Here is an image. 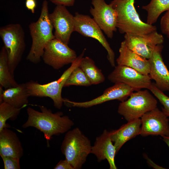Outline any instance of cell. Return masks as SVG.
Here are the masks:
<instances>
[{
  "instance_id": "obj_3",
  "label": "cell",
  "mask_w": 169,
  "mask_h": 169,
  "mask_svg": "<svg viewBox=\"0 0 169 169\" xmlns=\"http://www.w3.org/2000/svg\"><path fill=\"white\" fill-rule=\"evenodd\" d=\"M135 0H113L110 4L117 13V27L121 33L145 34L156 31V26L143 22L135 8Z\"/></svg>"
},
{
  "instance_id": "obj_8",
  "label": "cell",
  "mask_w": 169,
  "mask_h": 169,
  "mask_svg": "<svg viewBox=\"0 0 169 169\" xmlns=\"http://www.w3.org/2000/svg\"><path fill=\"white\" fill-rule=\"evenodd\" d=\"M77 57L74 50L56 38L50 41L46 45L42 56L46 64L56 70L71 64Z\"/></svg>"
},
{
  "instance_id": "obj_7",
  "label": "cell",
  "mask_w": 169,
  "mask_h": 169,
  "mask_svg": "<svg viewBox=\"0 0 169 169\" xmlns=\"http://www.w3.org/2000/svg\"><path fill=\"white\" fill-rule=\"evenodd\" d=\"M156 100L146 89L132 93L119 104L118 112L127 121L140 118L145 113L157 107Z\"/></svg>"
},
{
  "instance_id": "obj_28",
  "label": "cell",
  "mask_w": 169,
  "mask_h": 169,
  "mask_svg": "<svg viewBox=\"0 0 169 169\" xmlns=\"http://www.w3.org/2000/svg\"><path fill=\"white\" fill-rule=\"evenodd\" d=\"M5 169H20L19 158L10 156L2 157Z\"/></svg>"
},
{
  "instance_id": "obj_29",
  "label": "cell",
  "mask_w": 169,
  "mask_h": 169,
  "mask_svg": "<svg viewBox=\"0 0 169 169\" xmlns=\"http://www.w3.org/2000/svg\"><path fill=\"white\" fill-rule=\"evenodd\" d=\"M160 26L162 32L169 38V10L161 18Z\"/></svg>"
},
{
  "instance_id": "obj_23",
  "label": "cell",
  "mask_w": 169,
  "mask_h": 169,
  "mask_svg": "<svg viewBox=\"0 0 169 169\" xmlns=\"http://www.w3.org/2000/svg\"><path fill=\"white\" fill-rule=\"evenodd\" d=\"M79 66L84 71L91 85L98 84L105 80V77L101 71L96 66L94 61L90 57H83Z\"/></svg>"
},
{
  "instance_id": "obj_18",
  "label": "cell",
  "mask_w": 169,
  "mask_h": 169,
  "mask_svg": "<svg viewBox=\"0 0 169 169\" xmlns=\"http://www.w3.org/2000/svg\"><path fill=\"white\" fill-rule=\"evenodd\" d=\"M119 55L116 60L117 65H125L141 73L149 75L150 64L148 59L145 58L129 49L124 41L119 49Z\"/></svg>"
},
{
  "instance_id": "obj_33",
  "label": "cell",
  "mask_w": 169,
  "mask_h": 169,
  "mask_svg": "<svg viewBox=\"0 0 169 169\" xmlns=\"http://www.w3.org/2000/svg\"><path fill=\"white\" fill-rule=\"evenodd\" d=\"M161 137L162 138L163 140L167 144L169 148V136H161Z\"/></svg>"
},
{
  "instance_id": "obj_6",
  "label": "cell",
  "mask_w": 169,
  "mask_h": 169,
  "mask_svg": "<svg viewBox=\"0 0 169 169\" xmlns=\"http://www.w3.org/2000/svg\"><path fill=\"white\" fill-rule=\"evenodd\" d=\"M0 36L7 52L10 70L14 76L25 48L24 31L19 23L10 24L0 28Z\"/></svg>"
},
{
  "instance_id": "obj_13",
  "label": "cell",
  "mask_w": 169,
  "mask_h": 169,
  "mask_svg": "<svg viewBox=\"0 0 169 169\" xmlns=\"http://www.w3.org/2000/svg\"><path fill=\"white\" fill-rule=\"evenodd\" d=\"M135 91L134 89L129 86L123 83H118L108 88L102 95L90 100L76 102L64 98V103L70 107L88 108L111 100L124 101Z\"/></svg>"
},
{
  "instance_id": "obj_25",
  "label": "cell",
  "mask_w": 169,
  "mask_h": 169,
  "mask_svg": "<svg viewBox=\"0 0 169 169\" xmlns=\"http://www.w3.org/2000/svg\"><path fill=\"white\" fill-rule=\"evenodd\" d=\"M22 108H16L4 102L0 103V131L10 127L6 121L8 119L15 120Z\"/></svg>"
},
{
  "instance_id": "obj_16",
  "label": "cell",
  "mask_w": 169,
  "mask_h": 169,
  "mask_svg": "<svg viewBox=\"0 0 169 169\" xmlns=\"http://www.w3.org/2000/svg\"><path fill=\"white\" fill-rule=\"evenodd\" d=\"M163 48L162 44L157 45L148 59L150 64L149 75L155 81L156 87L164 92L169 91V71L162 56Z\"/></svg>"
},
{
  "instance_id": "obj_26",
  "label": "cell",
  "mask_w": 169,
  "mask_h": 169,
  "mask_svg": "<svg viewBox=\"0 0 169 169\" xmlns=\"http://www.w3.org/2000/svg\"><path fill=\"white\" fill-rule=\"evenodd\" d=\"M91 85L86 75L79 66L70 74L65 83L64 87L71 85L89 86Z\"/></svg>"
},
{
  "instance_id": "obj_2",
  "label": "cell",
  "mask_w": 169,
  "mask_h": 169,
  "mask_svg": "<svg viewBox=\"0 0 169 169\" xmlns=\"http://www.w3.org/2000/svg\"><path fill=\"white\" fill-rule=\"evenodd\" d=\"M49 14L48 2L44 0L38 20L29 25L32 44L26 59L34 64L40 62L45 46L50 41L55 38L53 33L54 28Z\"/></svg>"
},
{
  "instance_id": "obj_31",
  "label": "cell",
  "mask_w": 169,
  "mask_h": 169,
  "mask_svg": "<svg viewBox=\"0 0 169 169\" xmlns=\"http://www.w3.org/2000/svg\"><path fill=\"white\" fill-rule=\"evenodd\" d=\"M50 1L55 5H62L65 6H72L75 2V0H50Z\"/></svg>"
},
{
  "instance_id": "obj_10",
  "label": "cell",
  "mask_w": 169,
  "mask_h": 169,
  "mask_svg": "<svg viewBox=\"0 0 169 169\" xmlns=\"http://www.w3.org/2000/svg\"><path fill=\"white\" fill-rule=\"evenodd\" d=\"M91 4L93 7L90 12L93 18L107 37L112 38L117 28L116 12L105 0H92Z\"/></svg>"
},
{
  "instance_id": "obj_22",
  "label": "cell",
  "mask_w": 169,
  "mask_h": 169,
  "mask_svg": "<svg viewBox=\"0 0 169 169\" xmlns=\"http://www.w3.org/2000/svg\"><path fill=\"white\" fill-rule=\"evenodd\" d=\"M18 84L10 70L7 52L3 46L0 52V86L5 89L15 86Z\"/></svg>"
},
{
  "instance_id": "obj_24",
  "label": "cell",
  "mask_w": 169,
  "mask_h": 169,
  "mask_svg": "<svg viewBox=\"0 0 169 169\" xmlns=\"http://www.w3.org/2000/svg\"><path fill=\"white\" fill-rule=\"evenodd\" d=\"M142 8L147 12V23L152 25L162 13L169 10V0H151L149 3Z\"/></svg>"
},
{
  "instance_id": "obj_20",
  "label": "cell",
  "mask_w": 169,
  "mask_h": 169,
  "mask_svg": "<svg viewBox=\"0 0 169 169\" xmlns=\"http://www.w3.org/2000/svg\"><path fill=\"white\" fill-rule=\"evenodd\" d=\"M23 150L19 139L15 132L5 128L0 131V155L10 156L20 159Z\"/></svg>"
},
{
  "instance_id": "obj_5",
  "label": "cell",
  "mask_w": 169,
  "mask_h": 169,
  "mask_svg": "<svg viewBox=\"0 0 169 169\" xmlns=\"http://www.w3.org/2000/svg\"><path fill=\"white\" fill-rule=\"evenodd\" d=\"M84 52L85 50H84L58 79L44 84H40L33 80L25 83L29 96L50 98L52 100L54 106L58 109H60L62 106L64 100L61 95L62 88L70 74L79 66Z\"/></svg>"
},
{
  "instance_id": "obj_9",
  "label": "cell",
  "mask_w": 169,
  "mask_h": 169,
  "mask_svg": "<svg viewBox=\"0 0 169 169\" xmlns=\"http://www.w3.org/2000/svg\"><path fill=\"white\" fill-rule=\"evenodd\" d=\"M74 28L76 31L83 36L96 39L105 48L107 52V58L110 65L115 67V54L111 48L101 29L93 18L88 15L75 13Z\"/></svg>"
},
{
  "instance_id": "obj_19",
  "label": "cell",
  "mask_w": 169,
  "mask_h": 169,
  "mask_svg": "<svg viewBox=\"0 0 169 169\" xmlns=\"http://www.w3.org/2000/svg\"><path fill=\"white\" fill-rule=\"evenodd\" d=\"M127 122L118 129L109 132L111 140L114 143L116 154L126 142L140 135L141 119L138 118Z\"/></svg>"
},
{
  "instance_id": "obj_11",
  "label": "cell",
  "mask_w": 169,
  "mask_h": 169,
  "mask_svg": "<svg viewBox=\"0 0 169 169\" xmlns=\"http://www.w3.org/2000/svg\"><path fill=\"white\" fill-rule=\"evenodd\" d=\"M124 38L123 41L129 49L147 59L151 57L155 47L164 41L163 36L156 31L145 34L126 33Z\"/></svg>"
},
{
  "instance_id": "obj_32",
  "label": "cell",
  "mask_w": 169,
  "mask_h": 169,
  "mask_svg": "<svg viewBox=\"0 0 169 169\" xmlns=\"http://www.w3.org/2000/svg\"><path fill=\"white\" fill-rule=\"evenodd\" d=\"M25 5L27 8L34 13L37 6L36 0H26Z\"/></svg>"
},
{
  "instance_id": "obj_4",
  "label": "cell",
  "mask_w": 169,
  "mask_h": 169,
  "mask_svg": "<svg viewBox=\"0 0 169 169\" xmlns=\"http://www.w3.org/2000/svg\"><path fill=\"white\" fill-rule=\"evenodd\" d=\"M91 147L90 140L76 127L66 132L61 150L74 169H80L91 153Z\"/></svg>"
},
{
  "instance_id": "obj_15",
  "label": "cell",
  "mask_w": 169,
  "mask_h": 169,
  "mask_svg": "<svg viewBox=\"0 0 169 169\" xmlns=\"http://www.w3.org/2000/svg\"><path fill=\"white\" fill-rule=\"evenodd\" d=\"M162 110L157 107L149 111L141 117V125L140 135L169 136V119Z\"/></svg>"
},
{
  "instance_id": "obj_1",
  "label": "cell",
  "mask_w": 169,
  "mask_h": 169,
  "mask_svg": "<svg viewBox=\"0 0 169 169\" xmlns=\"http://www.w3.org/2000/svg\"><path fill=\"white\" fill-rule=\"evenodd\" d=\"M40 111L30 107L27 110L28 119L23 125V128L33 127L42 132L44 138L49 141L53 136L66 133L74 123L69 117L63 115L62 112L53 113L44 106H39Z\"/></svg>"
},
{
  "instance_id": "obj_12",
  "label": "cell",
  "mask_w": 169,
  "mask_h": 169,
  "mask_svg": "<svg viewBox=\"0 0 169 169\" xmlns=\"http://www.w3.org/2000/svg\"><path fill=\"white\" fill-rule=\"evenodd\" d=\"M108 80L114 84L122 83L136 91L142 89H148L152 82L149 75L142 74L135 69L125 66L117 65L108 75Z\"/></svg>"
},
{
  "instance_id": "obj_21",
  "label": "cell",
  "mask_w": 169,
  "mask_h": 169,
  "mask_svg": "<svg viewBox=\"0 0 169 169\" xmlns=\"http://www.w3.org/2000/svg\"><path fill=\"white\" fill-rule=\"evenodd\" d=\"M29 97L25 83L5 89L0 86V103L4 102L17 108H23L28 104Z\"/></svg>"
},
{
  "instance_id": "obj_14",
  "label": "cell",
  "mask_w": 169,
  "mask_h": 169,
  "mask_svg": "<svg viewBox=\"0 0 169 169\" xmlns=\"http://www.w3.org/2000/svg\"><path fill=\"white\" fill-rule=\"evenodd\" d=\"M49 17L55 29V38L66 44H69L71 34L74 31V19L66 6L57 5Z\"/></svg>"
},
{
  "instance_id": "obj_27",
  "label": "cell",
  "mask_w": 169,
  "mask_h": 169,
  "mask_svg": "<svg viewBox=\"0 0 169 169\" xmlns=\"http://www.w3.org/2000/svg\"><path fill=\"white\" fill-rule=\"evenodd\" d=\"M149 90L158 99L163 106L162 111L168 117L169 116V97L165 95L164 92L158 88L154 83H151Z\"/></svg>"
},
{
  "instance_id": "obj_30",
  "label": "cell",
  "mask_w": 169,
  "mask_h": 169,
  "mask_svg": "<svg viewBox=\"0 0 169 169\" xmlns=\"http://www.w3.org/2000/svg\"><path fill=\"white\" fill-rule=\"evenodd\" d=\"M54 169H74L66 159L61 160L54 168Z\"/></svg>"
},
{
  "instance_id": "obj_17",
  "label": "cell",
  "mask_w": 169,
  "mask_h": 169,
  "mask_svg": "<svg viewBox=\"0 0 169 169\" xmlns=\"http://www.w3.org/2000/svg\"><path fill=\"white\" fill-rule=\"evenodd\" d=\"M113 142L109 132L105 130L101 135L96 137L94 145L92 146L91 153L96 156L99 162L107 160L110 169H116L115 161L116 151Z\"/></svg>"
}]
</instances>
